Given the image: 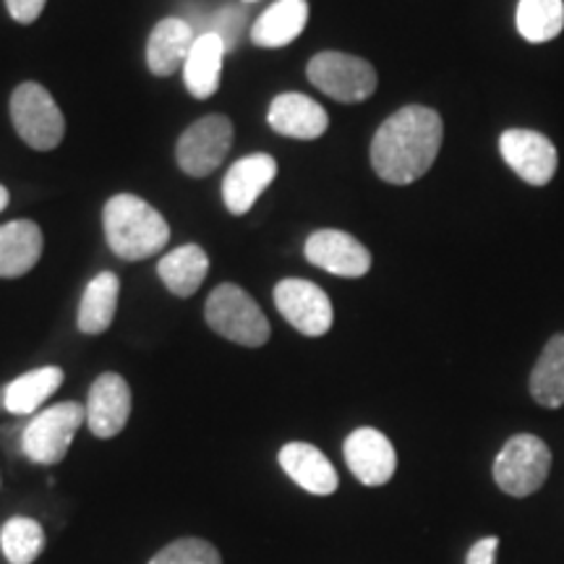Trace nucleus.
<instances>
[{
	"instance_id": "cd10ccee",
	"label": "nucleus",
	"mask_w": 564,
	"mask_h": 564,
	"mask_svg": "<svg viewBox=\"0 0 564 564\" xmlns=\"http://www.w3.org/2000/svg\"><path fill=\"white\" fill-rule=\"evenodd\" d=\"M243 24H246V11L238 9V6H225V9L217 11L215 24H212L207 32L220 34L225 47L232 51V47L238 45V37H241ZM207 32H204V34H207Z\"/></svg>"
},
{
	"instance_id": "4be33fe9",
	"label": "nucleus",
	"mask_w": 564,
	"mask_h": 564,
	"mask_svg": "<svg viewBox=\"0 0 564 564\" xmlns=\"http://www.w3.org/2000/svg\"><path fill=\"white\" fill-rule=\"evenodd\" d=\"M63 384V369L58 366H42V369L26 371L6 384L3 390V408L13 415H32L40 411L51 394L58 392Z\"/></svg>"
},
{
	"instance_id": "9b49d317",
	"label": "nucleus",
	"mask_w": 564,
	"mask_h": 564,
	"mask_svg": "<svg viewBox=\"0 0 564 564\" xmlns=\"http://www.w3.org/2000/svg\"><path fill=\"white\" fill-rule=\"evenodd\" d=\"M343 455L350 474L364 486L390 484L394 470H398V453H394L392 442L379 429L371 426L356 429L348 434L343 444Z\"/></svg>"
},
{
	"instance_id": "a211bd4d",
	"label": "nucleus",
	"mask_w": 564,
	"mask_h": 564,
	"mask_svg": "<svg viewBox=\"0 0 564 564\" xmlns=\"http://www.w3.org/2000/svg\"><path fill=\"white\" fill-rule=\"evenodd\" d=\"M308 24V3L306 0H278L267 9L262 17L253 21L251 42L267 51L291 45Z\"/></svg>"
},
{
	"instance_id": "6ab92c4d",
	"label": "nucleus",
	"mask_w": 564,
	"mask_h": 564,
	"mask_svg": "<svg viewBox=\"0 0 564 564\" xmlns=\"http://www.w3.org/2000/svg\"><path fill=\"white\" fill-rule=\"evenodd\" d=\"M225 53H228V47H225L220 34L207 32L196 37L192 53L183 63V82L196 100H207L220 87Z\"/></svg>"
},
{
	"instance_id": "7c9ffc66",
	"label": "nucleus",
	"mask_w": 564,
	"mask_h": 564,
	"mask_svg": "<svg viewBox=\"0 0 564 564\" xmlns=\"http://www.w3.org/2000/svg\"><path fill=\"white\" fill-rule=\"evenodd\" d=\"M9 207V188L0 186V212Z\"/></svg>"
},
{
	"instance_id": "7ed1b4c3",
	"label": "nucleus",
	"mask_w": 564,
	"mask_h": 564,
	"mask_svg": "<svg viewBox=\"0 0 564 564\" xmlns=\"http://www.w3.org/2000/svg\"><path fill=\"white\" fill-rule=\"evenodd\" d=\"M204 316H207L212 333L236 345H243V348H262L272 335L262 306L243 288L232 285V282H225V285L209 293Z\"/></svg>"
},
{
	"instance_id": "6e6552de",
	"label": "nucleus",
	"mask_w": 564,
	"mask_h": 564,
	"mask_svg": "<svg viewBox=\"0 0 564 564\" xmlns=\"http://www.w3.org/2000/svg\"><path fill=\"white\" fill-rule=\"evenodd\" d=\"M232 144V123L225 116H204L181 133L175 158L192 178H207L223 165Z\"/></svg>"
},
{
	"instance_id": "39448f33",
	"label": "nucleus",
	"mask_w": 564,
	"mask_h": 564,
	"mask_svg": "<svg viewBox=\"0 0 564 564\" xmlns=\"http://www.w3.org/2000/svg\"><path fill=\"white\" fill-rule=\"evenodd\" d=\"M87 421V405L58 403L40 411L21 432V453L37 465H58Z\"/></svg>"
},
{
	"instance_id": "9d476101",
	"label": "nucleus",
	"mask_w": 564,
	"mask_h": 564,
	"mask_svg": "<svg viewBox=\"0 0 564 564\" xmlns=\"http://www.w3.org/2000/svg\"><path fill=\"white\" fill-rule=\"evenodd\" d=\"M274 306L306 337H322L333 329L335 312L329 295L308 280H282L274 288Z\"/></svg>"
},
{
	"instance_id": "0eeeda50",
	"label": "nucleus",
	"mask_w": 564,
	"mask_h": 564,
	"mask_svg": "<svg viewBox=\"0 0 564 564\" xmlns=\"http://www.w3.org/2000/svg\"><path fill=\"white\" fill-rule=\"evenodd\" d=\"M306 74L316 89L345 105L369 100L379 84L377 70L369 61L337 51L316 53L308 61Z\"/></svg>"
},
{
	"instance_id": "423d86ee",
	"label": "nucleus",
	"mask_w": 564,
	"mask_h": 564,
	"mask_svg": "<svg viewBox=\"0 0 564 564\" xmlns=\"http://www.w3.org/2000/svg\"><path fill=\"white\" fill-rule=\"evenodd\" d=\"M11 121L13 129L32 150L47 152L63 141L66 118L53 100V95L37 82H24L11 95Z\"/></svg>"
},
{
	"instance_id": "f3484780",
	"label": "nucleus",
	"mask_w": 564,
	"mask_h": 564,
	"mask_svg": "<svg viewBox=\"0 0 564 564\" xmlns=\"http://www.w3.org/2000/svg\"><path fill=\"white\" fill-rule=\"evenodd\" d=\"M199 34L192 26V21L181 17H167L154 26L147 42V66L154 76H173L183 68L188 53Z\"/></svg>"
},
{
	"instance_id": "dca6fc26",
	"label": "nucleus",
	"mask_w": 564,
	"mask_h": 564,
	"mask_svg": "<svg viewBox=\"0 0 564 564\" xmlns=\"http://www.w3.org/2000/svg\"><path fill=\"white\" fill-rule=\"evenodd\" d=\"M267 121H270L272 131L282 133V137L303 141L319 139L329 129L327 110L312 97L299 95V91H285V95L274 97Z\"/></svg>"
},
{
	"instance_id": "1a4fd4ad",
	"label": "nucleus",
	"mask_w": 564,
	"mask_h": 564,
	"mask_svg": "<svg viewBox=\"0 0 564 564\" xmlns=\"http://www.w3.org/2000/svg\"><path fill=\"white\" fill-rule=\"evenodd\" d=\"M499 152L510 171L528 186H546L560 167V152L541 131L507 129L499 137Z\"/></svg>"
},
{
	"instance_id": "5701e85b",
	"label": "nucleus",
	"mask_w": 564,
	"mask_h": 564,
	"mask_svg": "<svg viewBox=\"0 0 564 564\" xmlns=\"http://www.w3.org/2000/svg\"><path fill=\"white\" fill-rule=\"evenodd\" d=\"M118 295H121V280L112 272H100L89 282L82 295L79 316L76 324L84 335H102L116 319Z\"/></svg>"
},
{
	"instance_id": "4468645a",
	"label": "nucleus",
	"mask_w": 564,
	"mask_h": 564,
	"mask_svg": "<svg viewBox=\"0 0 564 564\" xmlns=\"http://www.w3.org/2000/svg\"><path fill=\"white\" fill-rule=\"evenodd\" d=\"M278 463L295 486L314 494V497H329L340 486V478H337V470L329 463V457L308 442H288L280 449Z\"/></svg>"
},
{
	"instance_id": "2eb2a0df",
	"label": "nucleus",
	"mask_w": 564,
	"mask_h": 564,
	"mask_svg": "<svg viewBox=\"0 0 564 564\" xmlns=\"http://www.w3.org/2000/svg\"><path fill=\"white\" fill-rule=\"evenodd\" d=\"M274 175H278V162L270 154H249L238 160L223 181V202L230 215H246L253 202L272 186Z\"/></svg>"
},
{
	"instance_id": "412c9836",
	"label": "nucleus",
	"mask_w": 564,
	"mask_h": 564,
	"mask_svg": "<svg viewBox=\"0 0 564 564\" xmlns=\"http://www.w3.org/2000/svg\"><path fill=\"white\" fill-rule=\"evenodd\" d=\"M209 272V257L202 246L188 243L181 249H173L171 253L160 259L158 274L165 282L167 291L178 299H188L199 291V285Z\"/></svg>"
},
{
	"instance_id": "b1692460",
	"label": "nucleus",
	"mask_w": 564,
	"mask_h": 564,
	"mask_svg": "<svg viewBox=\"0 0 564 564\" xmlns=\"http://www.w3.org/2000/svg\"><path fill=\"white\" fill-rule=\"evenodd\" d=\"M528 390L541 408L564 405V333L554 335L544 345L528 379Z\"/></svg>"
},
{
	"instance_id": "c756f323",
	"label": "nucleus",
	"mask_w": 564,
	"mask_h": 564,
	"mask_svg": "<svg viewBox=\"0 0 564 564\" xmlns=\"http://www.w3.org/2000/svg\"><path fill=\"white\" fill-rule=\"evenodd\" d=\"M497 549H499L497 535H486V539L476 541V544L470 546L468 556H465V564H497Z\"/></svg>"
},
{
	"instance_id": "2f4dec72",
	"label": "nucleus",
	"mask_w": 564,
	"mask_h": 564,
	"mask_svg": "<svg viewBox=\"0 0 564 564\" xmlns=\"http://www.w3.org/2000/svg\"><path fill=\"white\" fill-rule=\"evenodd\" d=\"M246 3H257V0H246Z\"/></svg>"
},
{
	"instance_id": "f8f14e48",
	"label": "nucleus",
	"mask_w": 564,
	"mask_h": 564,
	"mask_svg": "<svg viewBox=\"0 0 564 564\" xmlns=\"http://www.w3.org/2000/svg\"><path fill=\"white\" fill-rule=\"evenodd\" d=\"M303 251L314 267L337 278H364L371 270L369 249L345 230H316L308 236Z\"/></svg>"
},
{
	"instance_id": "c85d7f7f",
	"label": "nucleus",
	"mask_w": 564,
	"mask_h": 564,
	"mask_svg": "<svg viewBox=\"0 0 564 564\" xmlns=\"http://www.w3.org/2000/svg\"><path fill=\"white\" fill-rule=\"evenodd\" d=\"M45 3L47 0H6L11 19L19 21V24H34L40 13L45 11Z\"/></svg>"
},
{
	"instance_id": "f03ea898",
	"label": "nucleus",
	"mask_w": 564,
	"mask_h": 564,
	"mask_svg": "<svg viewBox=\"0 0 564 564\" xmlns=\"http://www.w3.org/2000/svg\"><path fill=\"white\" fill-rule=\"evenodd\" d=\"M105 238L110 251L126 262H141L160 253L171 238L165 217L133 194H118L105 204Z\"/></svg>"
},
{
	"instance_id": "20e7f679",
	"label": "nucleus",
	"mask_w": 564,
	"mask_h": 564,
	"mask_svg": "<svg viewBox=\"0 0 564 564\" xmlns=\"http://www.w3.org/2000/svg\"><path fill=\"white\" fill-rule=\"evenodd\" d=\"M552 470V449L535 434H514L494 460V481L510 497H531L546 484Z\"/></svg>"
},
{
	"instance_id": "ddd939ff",
	"label": "nucleus",
	"mask_w": 564,
	"mask_h": 564,
	"mask_svg": "<svg viewBox=\"0 0 564 564\" xmlns=\"http://www.w3.org/2000/svg\"><path fill=\"white\" fill-rule=\"evenodd\" d=\"M131 415V387L121 373H100L89 387L87 426L97 440H112L126 429Z\"/></svg>"
},
{
	"instance_id": "f257e3e1",
	"label": "nucleus",
	"mask_w": 564,
	"mask_h": 564,
	"mask_svg": "<svg viewBox=\"0 0 564 564\" xmlns=\"http://www.w3.org/2000/svg\"><path fill=\"white\" fill-rule=\"evenodd\" d=\"M442 116L423 105L392 112L371 139V167L384 183L408 186L432 171L442 150Z\"/></svg>"
},
{
	"instance_id": "a878e982",
	"label": "nucleus",
	"mask_w": 564,
	"mask_h": 564,
	"mask_svg": "<svg viewBox=\"0 0 564 564\" xmlns=\"http://www.w3.org/2000/svg\"><path fill=\"white\" fill-rule=\"evenodd\" d=\"M0 552L9 564H32L45 552V531L34 518L13 514L0 528Z\"/></svg>"
},
{
	"instance_id": "393cba45",
	"label": "nucleus",
	"mask_w": 564,
	"mask_h": 564,
	"mask_svg": "<svg viewBox=\"0 0 564 564\" xmlns=\"http://www.w3.org/2000/svg\"><path fill=\"white\" fill-rule=\"evenodd\" d=\"M514 26L520 37L533 45L552 42L564 30V0H520Z\"/></svg>"
},
{
	"instance_id": "bb28decb",
	"label": "nucleus",
	"mask_w": 564,
	"mask_h": 564,
	"mask_svg": "<svg viewBox=\"0 0 564 564\" xmlns=\"http://www.w3.org/2000/svg\"><path fill=\"white\" fill-rule=\"evenodd\" d=\"M150 564H223V556L207 539H175L152 556Z\"/></svg>"
},
{
	"instance_id": "aec40b11",
	"label": "nucleus",
	"mask_w": 564,
	"mask_h": 564,
	"mask_svg": "<svg viewBox=\"0 0 564 564\" xmlns=\"http://www.w3.org/2000/svg\"><path fill=\"white\" fill-rule=\"evenodd\" d=\"M42 257V230L32 220L0 225V278H21Z\"/></svg>"
}]
</instances>
